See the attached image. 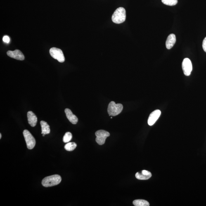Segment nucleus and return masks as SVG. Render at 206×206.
<instances>
[{
    "instance_id": "f257e3e1",
    "label": "nucleus",
    "mask_w": 206,
    "mask_h": 206,
    "mask_svg": "<svg viewBox=\"0 0 206 206\" xmlns=\"http://www.w3.org/2000/svg\"><path fill=\"white\" fill-rule=\"evenodd\" d=\"M62 181L61 176L59 175L55 174L48 176L43 179L42 184L45 187H51L59 184Z\"/></svg>"
},
{
    "instance_id": "f03ea898",
    "label": "nucleus",
    "mask_w": 206,
    "mask_h": 206,
    "mask_svg": "<svg viewBox=\"0 0 206 206\" xmlns=\"http://www.w3.org/2000/svg\"><path fill=\"white\" fill-rule=\"evenodd\" d=\"M112 21L114 23L120 24L125 21L126 18V10L120 7L117 8L112 15Z\"/></svg>"
},
{
    "instance_id": "7ed1b4c3",
    "label": "nucleus",
    "mask_w": 206,
    "mask_h": 206,
    "mask_svg": "<svg viewBox=\"0 0 206 206\" xmlns=\"http://www.w3.org/2000/svg\"><path fill=\"white\" fill-rule=\"evenodd\" d=\"M123 105L122 104H116L115 102H111L108 107V113L110 116H116L119 115L122 111Z\"/></svg>"
},
{
    "instance_id": "20e7f679",
    "label": "nucleus",
    "mask_w": 206,
    "mask_h": 206,
    "mask_svg": "<svg viewBox=\"0 0 206 206\" xmlns=\"http://www.w3.org/2000/svg\"><path fill=\"white\" fill-rule=\"evenodd\" d=\"M27 148L29 150L32 149L36 145V140L34 137L27 130H25L23 132Z\"/></svg>"
},
{
    "instance_id": "39448f33",
    "label": "nucleus",
    "mask_w": 206,
    "mask_h": 206,
    "mask_svg": "<svg viewBox=\"0 0 206 206\" xmlns=\"http://www.w3.org/2000/svg\"><path fill=\"white\" fill-rule=\"evenodd\" d=\"M50 53L51 56L55 59L57 60L60 63L64 62L65 58L63 52L60 48H53L50 50Z\"/></svg>"
},
{
    "instance_id": "423d86ee",
    "label": "nucleus",
    "mask_w": 206,
    "mask_h": 206,
    "mask_svg": "<svg viewBox=\"0 0 206 206\" xmlns=\"http://www.w3.org/2000/svg\"><path fill=\"white\" fill-rule=\"evenodd\" d=\"M96 142L100 145H103L107 137L110 136L109 133L103 130L96 131Z\"/></svg>"
},
{
    "instance_id": "0eeeda50",
    "label": "nucleus",
    "mask_w": 206,
    "mask_h": 206,
    "mask_svg": "<svg viewBox=\"0 0 206 206\" xmlns=\"http://www.w3.org/2000/svg\"><path fill=\"white\" fill-rule=\"evenodd\" d=\"M182 68L183 73L187 76H189L193 70V65L191 61L188 58H185L182 63Z\"/></svg>"
},
{
    "instance_id": "6e6552de",
    "label": "nucleus",
    "mask_w": 206,
    "mask_h": 206,
    "mask_svg": "<svg viewBox=\"0 0 206 206\" xmlns=\"http://www.w3.org/2000/svg\"><path fill=\"white\" fill-rule=\"evenodd\" d=\"M161 114L160 110H155L152 112L148 119V125L150 126L153 125L160 117Z\"/></svg>"
},
{
    "instance_id": "1a4fd4ad",
    "label": "nucleus",
    "mask_w": 206,
    "mask_h": 206,
    "mask_svg": "<svg viewBox=\"0 0 206 206\" xmlns=\"http://www.w3.org/2000/svg\"><path fill=\"white\" fill-rule=\"evenodd\" d=\"M7 55L10 58L19 60H23L25 57L20 50H15L14 51H9L7 52Z\"/></svg>"
},
{
    "instance_id": "9d476101",
    "label": "nucleus",
    "mask_w": 206,
    "mask_h": 206,
    "mask_svg": "<svg viewBox=\"0 0 206 206\" xmlns=\"http://www.w3.org/2000/svg\"><path fill=\"white\" fill-rule=\"evenodd\" d=\"M152 176L151 173L147 170H143L137 173L135 175L137 179L139 180H148L151 178Z\"/></svg>"
},
{
    "instance_id": "9b49d317",
    "label": "nucleus",
    "mask_w": 206,
    "mask_h": 206,
    "mask_svg": "<svg viewBox=\"0 0 206 206\" xmlns=\"http://www.w3.org/2000/svg\"><path fill=\"white\" fill-rule=\"evenodd\" d=\"M65 112L67 118L72 123L74 124H77L78 119L77 116L73 113L72 111L68 108H66Z\"/></svg>"
},
{
    "instance_id": "f8f14e48",
    "label": "nucleus",
    "mask_w": 206,
    "mask_h": 206,
    "mask_svg": "<svg viewBox=\"0 0 206 206\" xmlns=\"http://www.w3.org/2000/svg\"><path fill=\"white\" fill-rule=\"evenodd\" d=\"M28 120V123L32 127H34L37 124L38 118L37 117L33 112L32 111H29L27 113Z\"/></svg>"
},
{
    "instance_id": "ddd939ff",
    "label": "nucleus",
    "mask_w": 206,
    "mask_h": 206,
    "mask_svg": "<svg viewBox=\"0 0 206 206\" xmlns=\"http://www.w3.org/2000/svg\"><path fill=\"white\" fill-rule=\"evenodd\" d=\"M176 42V38L175 34H171L168 37L166 42V48L168 49H170L174 46Z\"/></svg>"
},
{
    "instance_id": "4468645a",
    "label": "nucleus",
    "mask_w": 206,
    "mask_h": 206,
    "mask_svg": "<svg viewBox=\"0 0 206 206\" xmlns=\"http://www.w3.org/2000/svg\"><path fill=\"white\" fill-rule=\"evenodd\" d=\"M40 124L42 129V134H48L51 132L50 126L48 123L44 121H41Z\"/></svg>"
},
{
    "instance_id": "2eb2a0df",
    "label": "nucleus",
    "mask_w": 206,
    "mask_h": 206,
    "mask_svg": "<svg viewBox=\"0 0 206 206\" xmlns=\"http://www.w3.org/2000/svg\"><path fill=\"white\" fill-rule=\"evenodd\" d=\"M133 204L135 206H149L150 205L149 203L147 201L142 199L135 200L133 202Z\"/></svg>"
},
{
    "instance_id": "dca6fc26",
    "label": "nucleus",
    "mask_w": 206,
    "mask_h": 206,
    "mask_svg": "<svg viewBox=\"0 0 206 206\" xmlns=\"http://www.w3.org/2000/svg\"><path fill=\"white\" fill-rule=\"evenodd\" d=\"M77 144L74 143H69L65 145V149L67 151H72L77 148Z\"/></svg>"
},
{
    "instance_id": "f3484780",
    "label": "nucleus",
    "mask_w": 206,
    "mask_h": 206,
    "mask_svg": "<svg viewBox=\"0 0 206 206\" xmlns=\"http://www.w3.org/2000/svg\"><path fill=\"white\" fill-rule=\"evenodd\" d=\"M72 133L69 132H67L63 136V141L64 143H68L72 140Z\"/></svg>"
},
{
    "instance_id": "a211bd4d",
    "label": "nucleus",
    "mask_w": 206,
    "mask_h": 206,
    "mask_svg": "<svg viewBox=\"0 0 206 206\" xmlns=\"http://www.w3.org/2000/svg\"><path fill=\"white\" fill-rule=\"evenodd\" d=\"M164 4L169 6H173L178 3V0H162Z\"/></svg>"
},
{
    "instance_id": "6ab92c4d",
    "label": "nucleus",
    "mask_w": 206,
    "mask_h": 206,
    "mask_svg": "<svg viewBox=\"0 0 206 206\" xmlns=\"http://www.w3.org/2000/svg\"><path fill=\"white\" fill-rule=\"evenodd\" d=\"M3 41L5 43H8L10 41V38L8 36H5L3 38Z\"/></svg>"
},
{
    "instance_id": "aec40b11",
    "label": "nucleus",
    "mask_w": 206,
    "mask_h": 206,
    "mask_svg": "<svg viewBox=\"0 0 206 206\" xmlns=\"http://www.w3.org/2000/svg\"><path fill=\"white\" fill-rule=\"evenodd\" d=\"M202 47H203V49L206 53V37L204 39L202 43Z\"/></svg>"
},
{
    "instance_id": "412c9836",
    "label": "nucleus",
    "mask_w": 206,
    "mask_h": 206,
    "mask_svg": "<svg viewBox=\"0 0 206 206\" xmlns=\"http://www.w3.org/2000/svg\"><path fill=\"white\" fill-rule=\"evenodd\" d=\"M1 138H2V134L1 133V134H0V138H1Z\"/></svg>"
},
{
    "instance_id": "4be33fe9",
    "label": "nucleus",
    "mask_w": 206,
    "mask_h": 206,
    "mask_svg": "<svg viewBox=\"0 0 206 206\" xmlns=\"http://www.w3.org/2000/svg\"><path fill=\"white\" fill-rule=\"evenodd\" d=\"M45 135V134H43V136H44Z\"/></svg>"
},
{
    "instance_id": "5701e85b",
    "label": "nucleus",
    "mask_w": 206,
    "mask_h": 206,
    "mask_svg": "<svg viewBox=\"0 0 206 206\" xmlns=\"http://www.w3.org/2000/svg\"><path fill=\"white\" fill-rule=\"evenodd\" d=\"M111 118L112 119V117H111Z\"/></svg>"
}]
</instances>
